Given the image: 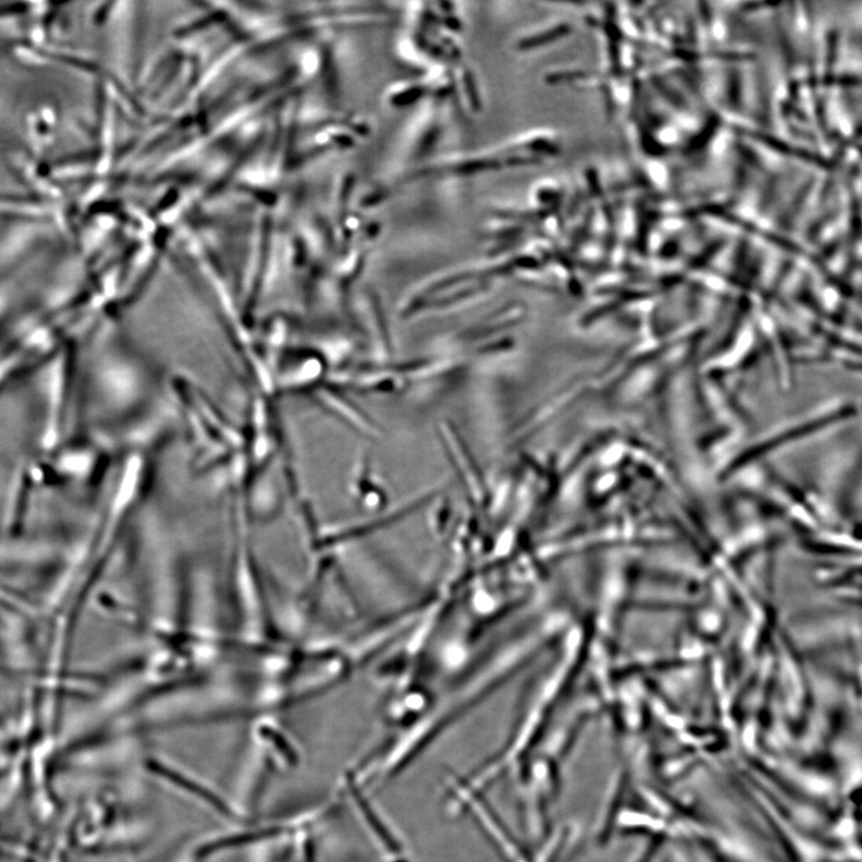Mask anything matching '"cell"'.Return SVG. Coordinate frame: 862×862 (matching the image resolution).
Segmentation results:
<instances>
[{
	"instance_id": "1",
	"label": "cell",
	"mask_w": 862,
	"mask_h": 862,
	"mask_svg": "<svg viewBox=\"0 0 862 862\" xmlns=\"http://www.w3.org/2000/svg\"><path fill=\"white\" fill-rule=\"evenodd\" d=\"M143 769L170 792L190 800L219 819L227 823L246 822L231 805L226 792L216 790L211 782L180 763L164 756H147L143 761Z\"/></svg>"
},
{
	"instance_id": "2",
	"label": "cell",
	"mask_w": 862,
	"mask_h": 862,
	"mask_svg": "<svg viewBox=\"0 0 862 862\" xmlns=\"http://www.w3.org/2000/svg\"><path fill=\"white\" fill-rule=\"evenodd\" d=\"M299 830L264 836L262 839H258L250 845L244 846L242 849H240L241 862L285 861L291 837Z\"/></svg>"
},
{
	"instance_id": "3",
	"label": "cell",
	"mask_w": 862,
	"mask_h": 862,
	"mask_svg": "<svg viewBox=\"0 0 862 862\" xmlns=\"http://www.w3.org/2000/svg\"><path fill=\"white\" fill-rule=\"evenodd\" d=\"M315 829L318 827H307L295 833L283 862H316Z\"/></svg>"
},
{
	"instance_id": "4",
	"label": "cell",
	"mask_w": 862,
	"mask_h": 862,
	"mask_svg": "<svg viewBox=\"0 0 862 862\" xmlns=\"http://www.w3.org/2000/svg\"><path fill=\"white\" fill-rule=\"evenodd\" d=\"M426 94V91L422 86H415V88L408 91H402L393 98V103L399 106H406L411 103H415L417 98L422 97Z\"/></svg>"
},
{
	"instance_id": "5",
	"label": "cell",
	"mask_w": 862,
	"mask_h": 862,
	"mask_svg": "<svg viewBox=\"0 0 862 862\" xmlns=\"http://www.w3.org/2000/svg\"><path fill=\"white\" fill-rule=\"evenodd\" d=\"M220 858H224V857H220ZM220 858H217V859H215V860H212V861H208V862H218V860H219Z\"/></svg>"
}]
</instances>
